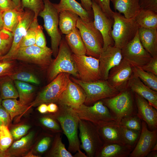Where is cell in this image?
Segmentation results:
<instances>
[{
    "label": "cell",
    "mask_w": 157,
    "mask_h": 157,
    "mask_svg": "<svg viewBox=\"0 0 157 157\" xmlns=\"http://www.w3.org/2000/svg\"><path fill=\"white\" fill-rule=\"evenodd\" d=\"M45 135L39 141L35 148L37 152L41 154L44 153L48 150L51 144L53 139V136L51 135Z\"/></svg>",
    "instance_id": "45"
},
{
    "label": "cell",
    "mask_w": 157,
    "mask_h": 157,
    "mask_svg": "<svg viewBox=\"0 0 157 157\" xmlns=\"http://www.w3.org/2000/svg\"><path fill=\"white\" fill-rule=\"evenodd\" d=\"M73 156L74 157H87V156L81 150L78 151Z\"/></svg>",
    "instance_id": "57"
},
{
    "label": "cell",
    "mask_w": 157,
    "mask_h": 157,
    "mask_svg": "<svg viewBox=\"0 0 157 157\" xmlns=\"http://www.w3.org/2000/svg\"><path fill=\"white\" fill-rule=\"evenodd\" d=\"M61 133H56L54 137L51 148L47 156L51 157H73L71 153L66 149L62 142Z\"/></svg>",
    "instance_id": "35"
},
{
    "label": "cell",
    "mask_w": 157,
    "mask_h": 157,
    "mask_svg": "<svg viewBox=\"0 0 157 157\" xmlns=\"http://www.w3.org/2000/svg\"><path fill=\"white\" fill-rule=\"evenodd\" d=\"M92 3L94 23L96 28L103 36V51H104L108 46H114V42L111 35L113 19L108 17L93 0H92Z\"/></svg>",
    "instance_id": "14"
},
{
    "label": "cell",
    "mask_w": 157,
    "mask_h": 157,
    "mask_svg": "<svg viewBox=\"0 0 157 157\" xmlns=\"http://www.w3.org/2000/svg\"><path fill=\"white\" fill-rule=\"evenodd\" d=\"M58 105V111L51 114L58 121L63 133L67 138L68 151L71 153H75L81 150L78 133L80 119L73 108L65 105Z\"/></svg>",
    "instance_id": "1"
},
{
    "label": "cell",
    "mask_w": 157,
    "mask_h": 157,
    "mask_svg": "<svg viewBox=\"0 0 157 157\" xmlns=\"http://www.w3.org/2000/svg\"><path fill=\"white\" fill-rule=\"evenodd\" d=\"M101 100L118 124L122 118L137 114L134 93L129 88L120 92L114 97Z\"/></svg>",
    "instance_id": "2"
},
{
    "label": "cell",
    "mask_w": 157,
    "mask_h": 157,
    "mask_svg": "<svg viewBox=\"0 0 157 157\" xmlns=\"http://www.w3.org/2000/svg\"><path fill=\"white\" fill-rule=\"evenodd\" d=\"M79 137L81 144L80 148L83 150L88 157H95L103 144L96 125L89 121L79 119Z\"/></svg>",
    "instance_id": "10"
},
{
    "label": "cell",
    "mask_w": 157,
    "mask_h": 157,
    "mask_svg": "<svg viewBox=\"0 0 157 157\" xmlns=\"http://www.w3.org/2000/svg\"><path fill=\"white\" fill-rule=\"evenodd\" d=\"M128 88L145 99L157 109V92L145 85L133 74L129 81Z\"/></svg>",
    "instance_id": "22"
},
{
    "label": "cell",
    "mask_w": 157,
    "mask_h": 157,
    "mask_svg": "<svg viewBox=\"0 0 157 157\" xmlns=\"http://www.w3.org/2000/svg\"><path fill=\"white\" fill-rule=\"evenodd\" d=\"M74 109L80 119L89 121L95 125L102 122H116L108 108L101 100L90 106L83 104Z\"/></svg>",
    "instance_id": "11"
},
{
    "label": "cell",
    "mask_w": 157,
    "mask_h": 157,
    "mask_svg": "<svg viewBox=\"0 0 157 157\" xmlns=\"http://www.w3.org/2000/svg\"><path fill=\"white\" fill-rule=\"evenodd\" d=\"M139 39L144 48L152 56L157 57V29L140 27Z\"/></svg>",
    "instance_id": "25"
},
{
    "label": "cell",
    "mask_w": 157,
    "mask_h": 157,
    "mask_svg": "<svg viewBox=\"0 0 157 157\" xmlns=\"http://www.w3.org/2000/svg\"><path fill=\"white\" fill-rule=\"evenodd\" d=\"M2 11L0 10V31L4 28V26L2 17Z\"/></svg>",
    "instance_id": "60"
},
{
    "label": "cell",
    "mask_w": 157,
    "mask_h": 157,
    "mask_svg": "<svg viewBox=\"0 0 157 157\" xmlns=\"http://www.w3.org/2000/svg\"><path fill=\"white\" fill-rule=\"evenodd\" d=\"M78 74V79L85 82L101 79L99 70V60L86 55L72 54Z\"/></svg>",
    "instance_id": "12"
},
{
    "label": "cell",
    "mask_w": 157,
    "mask_h": 157,
    "mask_svg": "<svg viewBox=\"0 0 157 157\" xmlns=\"http://www.w3.org/2000/svg\"><path fill=\"white\" fill-rule=\"evenodd\" d=\"M121 51L123 58L132 67H141L152 57L142 45L138 31L133 39L122 48Z\"/></svg>",
    "instance_id": "13"
},
{
    "label": "cell",
    "mask_w": 157,
    "mask_h": 157,
    "mask_svg": "<svg viewBox=\"0 0 157 157\" xmlns=\"http://www.w3.org/2000/svg\"><path fill=\"white\" fill-rule=\"evenodd\" d=\"M133 149L128 144H103L96 153L95 157H127Z\"/></svg>",
    "instance_id": "23"
},
{
    "label": "cell",
    "mask_w": 157,
    "mask_h": 157,
    "mask_svg": "<svg viewBox=\"0 0 157 157\" xmlns=\"http://www.w3.org/2000/svg\"><path fill=\"white\" fill-rule=\"evenodd\" d=\"M81 4L84 8L87 11L92 12V0H80Z\"/></svg>",
    "instance_id": "54"
},
{
    "label": "cell",
    "mask_w": 157,
    "mask_h": 157,
    "mask_svg": "<svg viewBox=\"0 0 157 157\" xmlns=\"http://www.w3.org/2000/svg\"><path fill=\"white\" fill-rule=\"evenodd\" d=\"M43 30L42 27L39 25L37 29L35 37V44L41 47L47 46L46 38Z\"/></svg>",
    "instance_id": "49"
},
{
    "label": "cell",
    "mask_w": 157,
    "mask_h": 157,
    "mask_svg": "<svg viewBox=\"0 0 157 157\" xmlns=\"http://www.w3.org/2000/svg\"><path fill=\"white\" fill-rule=\"evenodd\" d=\"M54 4L59 13L64 10H69L77 14L85 21H94L93 12L87 11L76 0H60L58 3Z\"/></svg>",
    "instance_id": "24"
},
{
    "label": "cell",
    "mask_w": 157,
    "mask_h": 157,
    "mask_svg": "<svg viewBox=\"0 0 157 157\" xmlns=\"http://www.w3.org/2000/svg\"><path fill=\"white\" fill-rule=\"evenodd\" d=\"M30 128L29 125H21L12 129L10 131L13 139L17 140L25 135Z\"/></svg>",
    "instance_id": "46"
},
{
    "label": "cell",
    "mask_w": 157,
    "mask_h": 157,
    "mask_svg": "<svg viewBox=\"0 0 157 157\" xmlns=\"http://www.w3.org/2000/svg\"><path fill=\"white\" fill-rule=\"evenodd\" d=\"M11 120L10 115L1 104H0V126H8Z\"/></svg>",
    "instance_id": "52"
},
{
    "label": "cell",
    "mask_w": 157,
    "mask_h": 157,
    "mask_svg": "<svg viewBox=\"0 0 157 157\" xmlns=\"http://www.w3.org/2000/svg\"><path fill=\"white\" fill-rule=\"evenodd\" d=\"M13 34L3 28L0 31V58L9 51L13 40Z\"/></svg>",
    "instance_id": "39"
},
{
    "label": "cell",
    "mask_w": 157,
    "mask_h": 157,
    "mask_svg": "<svg viewBox=\"0 0 157 157\" xmlns=\"http://www.w3.org/2000/svg\"><path fill=\"white\" fill-rule=\"evenodd\" d=\"M85 95L83 89L70 79L66 89L56 103L76 108L84 103Z\"/></svg>",
    "instance_id": "20"
},
{
    "label": "cell",
    "mask_w": 157,
    "mask_h": 157,
    "mask_svg": "<svg viewBox=\"0 0 157 157\" xmlns=\"http://www.w3.org/2000/svg\"><path fill=\"white\" fill-rule=\"evenodd\" d=\"M141 9L152 10L157 13V0H140Z\"/></svg>",
    "instance_id": "50"
},
{
    "label": "cell",
    "mask_w": 157,
    "mask_h": 157,
    "mask_svg": "<svg viewBox=\"0 0 157 157\" xmlns=\"http://www.w3.org/2000/svg\"><path fill=\"white\" fill-rule=\"evenodd\" d=\"M2 99L0 96V104H1Z\"/></svg>",
    "instance_id": "63"
},
{
    "label": "cell",
    "mask_w": 157,
    "mask_h": 157,
    "mask_svg": "<svg viewBox=\"0 0 157 157\" xmlns=\"http://www.w3.org/2000/svg\"><path fill=\"white\" fill-rule=\"evenodd\" d=\"M140 27L157 29V13L152 10L141 9L135 17Z\"/></svg>",
    "instance_id": "30"
},
{
    "label": "cell",
    "mask_w": 157,
    "mask_h": 157,
    "mask_svg": "<svg viewBox=\"0 0 157 157\" xmlns=\"http://www.w3.org/2000/svg\"><path fill=\"white\" fill-rule=\"evenodd\" d=\"M34 135V132H31L12 143L6 151V157L24 156L29 150Z\"/></svg>",
    "instance_id": "26"
},
{
    "label": "cell",
    "mask_w": 157,
    "mask_h": 157,
    "mask_svg": "<svg viewBox=\"0 0 157 157\" xmlns=\"http://www.w3.org/2000/svg\"><path fill=\"white\" fill-rule=\"evenodd\" d=\"M13 62V60H0V77L8 76L12 73Z\"/></svg>",
    "instance_id": "47"
},
{
    "label": "cell",
    "mask_w": 157,
    "mask_h": 157,
    "mask_svg": "<svg viewBox=\"0 0 157 157\" xmlns=\"http://www.w3.org/2000/svg\"><path fill=\"white\" fill-rule=\"evenodd\" d=\"M2 152H1L0 150V157H2Z\"/></svg>",
    "instance_id": "64"
},
{
    "label": "cell",
    "mask_w": 157,
    "mask_h": 157,
    "mask_svg": "<svg viewBox=\"0 0 157 157\" xmlns=\"http://www.w3.org/2000/svg\"><path fill=\"white\" fill-rule=\"evenodd\" d=\"M157 143V129L150 131L146 123L142 121L140 135L130 157H145Z\"/></svg>",
    "instance_id": "17"
},
{
    "label": "cell",
    "mask_w": 157,
    "mask_h": 157,
    "mask_svg": "<svg viewBox=\"0 0 157 157\" xmlns=\"http://www.w3.org/2000/svg\"><path fill=\"white\" fill-rule=\"evenodd\" d=\"M38 19L34 18L27 32L22 39L19 47L31 46L35 44V37L38 27L39 25Z\"/></svg>",
    "instance_id": "37"
},
{
    "label": "cell",
    "mask_w": 157,
    "mask_h": 157,
    "mask_svg": "<svg viewBox=\"0 0 157 157\" xmlns=\"http://www.w3.org/2000/svg\"><path fill=\"white\" fill-rule=\"evenodd\" d=\"M122 126L124 137L127 144L134 148L139 138L141 132Z\"/></svg>",
    "instance_id": "44"
},
{
    "label": "cell",
    "mask_w": 157,
    "mask_h": 157,
    "mask_svg": "<svg viewBox=\"0 0 157 157\" xmlns=\"http://www.w3.org/2000/svg\"><path fill=\"white\" fill-rule=\"evenodd\" d=\"M24 156V157H39L33 154L32 153V151H31L30 152H28V153L26 154Z\"/></svg>",
    "instance_id": "61"
},
{
    "label": "cell",
    "mask_w": 157,
    "mask_h": 157,
    "mask_svg": "<svg viewBox=\"0 0 157 157\" xmlns=\"http://www.w3.org/2000/svg\"><path fill=\"white\" fill-rule=\"evenodd\" d=\"M18 8L19 10H24L23 9L21 6V0H13Z\"/></svg>",
    "instance_id": "58"
},
{
    "label": "cell",
    "mask_w": 157,
    "mask_h": 157,
    "mask_svg": "<svg viewBox=\"0 0 157 157\" xmlns=\"http://www.w3.org/2000/svg\"><path fill=\"white\" fill-rule=\"evenodd\" d=\"M37 109L40 113L45 114L48 112L47 104L44 103L38 106Z\"/></svg>",
    "instance_id": "56"
},
{
    "label": "cell",
    "mask_w": 157,
    "mask_h": 157,
    "mask_svg": "<svg viewBox=\"0 0 157 157\" xmlns=\"http://www.w3.org/2000/svg\"><path fill=\"white\" fill-rule=\"evenodd\" d=\"M70 75L65 72L58 74L38 93L34 100L28 105V109L42 104L56 103L66 89L70 79Z\"/></svg>",
    "instance_id": "8"
},
{
    "label": "cell",
    "mask_w": 157,
    "mask_h": 157,
    "mask_svg": "<svg viewBox=\"0 0 157 157\" xmlns=\"http://www.w3.org/2000/svg\"><path fill=\"white\" fill-rule=\"evenodd\" d=\"M39 121L43 127L53 132L56 133H63L59 122L51 114L41 117L39 119Z\"/></svg>",
    "instance_id": "40"
},
{
    "label": "cell",
    "mask_w": 157,
    "mask_h": 157,
    "mask_svg": "<svg viewBox=\"0 0 157 157\" xmlns=\"http://www.w3.org/2000/svg\"><path fill=\"white\" fill-rule=\"evenodd\" d=\"M133 93L137 109V115L142 121L146 123L151 131L157 129V109L145 99Z\"/></svg>",
    "instance_id": "21"
},
{
    "label": "cell",
    "mask_w": 157,
    "mask_h": 157,
    "mask_svg": "<svg viewBox=\"0 0 157 157\" xmlns=\"http://www.w3.org/2000/svg\"><path fill=\"white\" fill-rule=\"evenodd\" d=\"M14 9H18L13 0H0V10L1 11Z\"/></svg>",
    "instance_id": "53"
},
{
    "label": "cell",
    "mask_w": 157,
    "mask_h": 157,
    "mask_svg": "<svg viewBox=\"0 0 157 157\" xmlns=\"http://www.w3.org/2000/svg\"><path fill=\"white\" fill-rule=\"evenodd\" d=\"M132 67L123 58L119 64L110 70L107 80L111 86L119 92L126 89L129 81L133 75Z\"/></svg>",
    "instance_id": "15"
},
{
    "label": "cell",
    "mask_w": 157,
    "mask_h": 157,
    "mask_svg": "<svg viewBox=\"0 0 157 157\" xmlns=\"http://www.w3.org/2000/svg\"><path fill=\"white\" fill-rule=\"evenodd\" d=\"M21 6L23 9H28L34 14V18L38 19L40 13L44 9V0H21Z\"/></svg>",
    "instance_id": "42"
},
{
    "label": "cell",
    "mask_w": 157,
    "mask_h": 157,
    "mask_svg": "<svg viewBox=\"0 0 157 157\" xmlns=\"http://www.w3.org/2000/svg\"><path fill=\"white\" fill-rule=\"evenodd\" d=\"M1 104L9 114L11 120L17 116L22 115L29 110L28 105L22 104L16 99L2 100Z\"/></svg>",
    "instance_id": "33"
},
{
    "label": "cell",
    "mask_w": 157,
    "mask_h": 157,
    "mask_svg": "<svg viewBox=\"0 0 157 157\" xmlns=\"http://www.w3.org/2000/svg\"><path fill=\"white\" fill-rule=\"evenodd\" d=\"M157 151V143L154 145L151 151Z\"/></svg>",
    "instance_id": "62"
},
{
    "label": "cell",
    "mask_w": 157,
    "mask_h": 157,
    "mask_svg": "<svg viewBox=\"0 0 157 157\" xmlns=\"http://www.w3.org/2000/svg\"><path fill=\"white\" fill-rule=\"evenodd\" d=\"M98 5L102 11L108 17L113 19L114 11L111 8L110 0H93Z\"/></svg>",
    "instance_id": "48"
},
{
    "label": "cell",
    "mask_w": 157,
    "mask_h": 157,
    "mask_svg": "<svg viewBox=\"0 0 157 157\" xmlns=\"http://www.w3.org/2000/svg\"><path fill=\"white\" fill-rule=\"evenodd\" d=\"M140 68L157 76V57H152L147 64Z\"/></svg>",
    "instance_id": "51"
},
{
    "label": "cell",
    "mask_w": 157,
    "mask_h": 157,
    "mask_svg": "<svg viewBox=\"0 0 157 157\" xmlns=\"http://www.w3.org/2000/svg\"><path fill=\"white\" fill-rule=\"evenodd\" d=\"M113 17L111 35L114 46L121 49L133 39L140 26L135 17L127 18L117 11L114 12Z\"/></svg>",
    "instance_id": "3"
},
{
    "label": "cell",
    "mask_w": 157,
    "mask_h": 157,
    "mask_svg": "<svg viewBox=\"0 0 157 157\" xmlns=\"http://www.w3.org/2000/svg\"><path fill=\"white\" fill-rule=\"evenodd\" d=\"M8 76L13 80H18L36 85L40 84L39 80L35 75L23 71L14 73L12 72Z\"/></svg>",
    "instance_id": "43"
},
{
    "label": "cell",
    "mask_w": 157,
    "mask_h": 157,
    "mask_svg": "<svg viewBox=\"0 0 157 157\" xmlns=\"http://www.w3.org/2000/svg\"><path fill=\"white\" fill-rule=\"evenodd\" d=\"M115 11L122 13L125 17H135L141 9L140 0H110Z\"/></svg>",
    "instance_id": "27"
},
{
    "label": "cell",
    "mask_w": 157,
    "mask_h": 157,
    "mask_svg": "<svg viewBox=\"0 0 157 157\" xmlns=\"http://www.w3.org/2000/svg\"><path fill=\"white\" fill-rule=\"evenodd\" d=\"M13 139L8 126H0V150L3 154V157H6L5 151L12 144Z\"/></svg>",
    "instance_id": "38"
},
{
    "label": "cell",
    "mask_w": 157,
    "mask_h": 157,
    "mask_svg": "<svg viewBox=\"0 0 157 157\" xmlns=\"http://www.w3.org/2000/svg\"><path fill=\"white\" fill-rule=\"evenodd\" d=\"M51 48L41 47L35 44L19 47L8 60H19L35 64L43 67L49 66L52 59Z\"/></svg>",
    "instance_id": "9"
},
{
    "label": "cell",
    "mask_w": 157,
    "mask_h": 157,
    "mask_svg": "<svg viewBox=\"0 0 157 157\" xmlns=\"http://www.w3.org/2000/svg\"><path fill=\"white\" fill-rule=\"evenodd\" d=\"M19 23L13 34V37L11 47L8 53L0 58V60H8L19 48L20 43L31 23L34 20V14L31 10L24 9Z\"/></svg>",
    "instance_id": "18"
},
{
    "label": "cell",
    "mask_w": 157,
    "mask_h": 157,
    "mask_svg": "<svg viewBox=\"0 0 157 157\" xmlns=\"http://www.w3.org/2000/svg\"><path fill=\"white\" fill-rule=\"evenodd\" d=\"M0 96L2 100L16 99L19 97L13 80L8 76L0 77Z\"/></svg>",
    "instance_id": "34"
},
{
    "label": "cell",
    "mask_w": 157,
    "mask_h": 157,
    "mask_svg": "<svg viewBox=\"0 0 157 157\" xmlns=\"http://www.w3.org/2000/svg\"><path fill=\"white\" fill-rule=\"evenodd\" d=\"M72 54L65 38H62L57 55L49 65L47 74L49 81H51L63 72L67 73L78 78V73Z\"/></svg>",
    "instance_id": "6"
},
{
    "label": "cell",
    "mask_w": 157,
    "mask_h": 157,
    "mask_svg": "<svg viewBox=\"0 0 157 157\" xmlns=\"http://www.w3.org/2000/svg\"><path fill=\"white\" fill-rule=\"evenodd\" d=\"M133 74L138 77L146 85L157 92V76L146 71L142 68L133 67Z\"/></svg>",
    "instance_id": "36"
},
{
    "label": "cell",
    "mask_w": 157,
    "mask_h": 157,
    "mask_svg": "<svg viewBox=\"0 0 157 157\" xmlns=\"http://www.w3.org/2000/svg\"><path fill=\"white\" fill-rule=\"evenodd\" d=\"M58 105L54 103H51L47 104L48 112L50 113H54L58 110Z\"/></svg>",
    "instance_id": "55"
},
{
    "label": "cell",
    "mask_w": 157,
    "mask_h": 157,
    "mask_svg": "<svg viewBox=\"0 0 157 157\" xmlns=\"http://www.w3.org/2000/svg\"><path fill=\"white\" fill-rule=\"evenodd\" d=\"M24 10L8 9L2 11L4 28L13 33L17 27Z\"/></svg>",
    "instance_id": "31"
},
{
    "label": "cell",
    "mask_w": 157,
    "mask_h": 157,
    "mask_svg": "<svg viewBox=\"0 0 157 157\" xmlns=\"http://www.w3.org/2000/svg\"><path fill=\"white\" fill-rule=\"evenodd\" d=\"M146 156L147 157H157V151H150Z\"/></svg>",
    "instance_id": "59"
},
{
    "label": "cell",
    "mask_w": 157,
    "mask_h": 157,
    "mask_svg": "<svg viewBox=\"0 0 157 157\" xmlns=\"http://www.w3.org/2000/svg\"><path fill=\"white\" fill-rule=\"evenodd\" d=\"M65 40L73 53L86 55V49L80 31L76 27L71 32L66 35Z\"/></svg>",
    "instance_id": "28"
},
{
    "label": "cell",
    "mask_w": 157,
    "mask_h": 157,
    "mask_svg": "<svg viewBox=\"0 0 157 157\" xmlns=\"http://www.w3.org/2000/svg\"><path fill=\"white\" fill-rule=\"evenodd\" d=\"M70 79L84 91L85 99L84 104L86 105H91L103 99L114 97L120 92L111 86L107 80L85 82L73 77Z\"/></svg>",
    "instance_id": "5"
},
{
    "label": "cell",
    "mask_w": 157,
    "mask_h": 157,
    "mask_svg": "<svg viewBox=\"0 0 157 157\" xmlns=\"http://www.w3.org/2000/svg\"><path fill=\"white\" fill-rule=\"evenodd\" d=\"M96 125L103 144H128L124 137L123 127L116 122H102Z\"/></svg>",
    "instance_id": "16"
},
{
    "label": "cell",
    "mask_w": 157,
    "mask_h": 157,
    "mask_svg": "<svg viewBox=\"0 0 157 157\" xmlns=\"http://www.w3.org/2000/svg\"><path fill=\"white\" fill-rule=\"evenodd\" d=\"M122 59L121 49L114 46H109L103 51L99 58L101 79L107 80L110 70L119 64Z\"/></svg>",
    "instance_id": "19"
},
{
    "label": "cell",
    "mask_w": 157,
    "mask_h": 157,
    "mask_svg": "<svg viewBox=\"0 0 157 157\" xmlns=\"http://www.w3.org/2000/svg\"><path fill=\"white\" fill-rule=\"evenodd\" d=\"M78 16L69 10L61 11L59 14V27L62 33L67 35L75 28Z\"/></svg>",
    "instance_id": "29"
},
{
    "label": "cell",
    "mask_w": 157,
    "mask_h": 157,
    "mask_svg": "<svg viewBox=\"0 0 157 157\" xmlns=\"http://www.w3.org/2000/svg\"><path fill=\"white\" fill-rule=\"evenodd\" d=\"M76 27L79 30L85 46L86 55L99 59L103 51V36L95 27L93 21L86 22L79 17Z\"/></svg>",
    "instance_id": "7"
},
{
    "label": "cell",
    "mask_w": 157,
    "mask_h": 157,
    "mask_svg": "<svg viewBox=\"0 0 157 157\" xmlns=\"http://www.w3.org/2000/svg\"><path fill=\"white\" fill-rule=\"evenodd\" d=\"M142 121L136 115L122 118L119 124L129 129L141 132Z\"/></svg>",
    "instance_id": "41"
},
{
    "label": "cell",
    "mask_w": 157,
    "mask_h": 157,
    "mask_svg": "<svg viewBox=\"0 0 157 157\" xmlns=\"http://www.w3.org/2000/svg\"><path fill=\"white\" fill-rule=\"evenodd\" d=\"M17 90L19 101L22 104L28 105L32 100L35 91V88L28 83L14 80Z\"/></svg>",
    "instance_id": "32"
},
{
    "label": "cell",
    "mask_w": 157,
    "mask_h": 157,
    "mask_svg": "<svg viewBox=\"0 0 157 157\" xmlns=\"http://www.w3.org/2000/svg\"><path fill=\"white\" fill-rule=\"evenodd\" d=\"M44 7L39 14L44 21V27L50 37L52 55L56 57L62 39L61 33L58 28L59 13L50 0H44Z\"/></svg>",
    "instance_id": "4"
}]
</instances>
